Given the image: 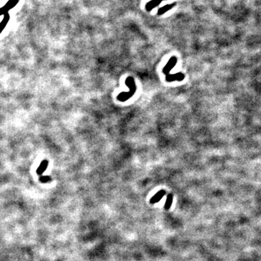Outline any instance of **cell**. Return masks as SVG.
Returning <instances> with one entry per match:
<instances>
[{
  "label": "cell",
  "instance_id": "obj_4",
  "mask_svg": "<svg viewBox=\"0 0 261 261\" xmlns=\"http://www.w3.org/2000/svg\"><path fill=\"white\" fill-rule=\"evenodd\" d=\"M165 194V190H160V191H158L157 194H155V195L152 197V199L150 200V202L152 203V204H155V203L158 202L164 197Z\"/></svg>",
  "mask_w": 261,
  "mask_h": 261
},
{
  "label": "cell",
  "instance_id": "obj_6",
  "mask_svg": "<svg viewBox=\"0 0 261 261\" xmlns=\"http://www.w3.org/2000/svg\"><path fill=\"white\" fill-rule=\"evenodd\" d=\"M9 21H10V15L9 14L7 13L6 15H5L2 21L0 22V34L3 31V30L5 29V27L7 26Z\"/></svg>",
  "mask_w": 261,
  "mask_h": 261
},
{
  "label": "cell",
  "instance_id": "obj_1",
  "mask_svg": "<svg viewBox=\"0 0 261 261\" xmlns=\"http://www.w3.org/2000/svg\"><path fill=\"white\" fill-rule=\"evenodd\" d=\"M125 85H126L128 87V89H129V91L126 92H121V94H119L118 95L117 99L119 101H121V102H125V101L128 100L132 96L134 95L136 90V83H135L134 78L129 76V77H128L125 79Z\"/></svg>",
  "mask_w": 261,
  "mask_h": 261
},
{
  "label": "cell",
  "instance_id": "obj_10",
  "mask_svg": "<svg viewBox=\"0 0 261 261\" xmlns=\"http://www.w3.org/2000/svg\"><path fill=\"white\" fill-rule=\"evenodd\" d=\"M173 202V195L171 194H169L167 197L166 202H165V210H169L170 207H171V205H172Z\"/></svg>",
  "mask_w": 261,
  "mask_h": 261
},
{
  "label": "cell",
  "instance_id": "obj_11",
  "mask_svg": "<svg viewBox=\"0 0 261 261\" xmlns=\"http://www.w3.org/2000/svg\"><path fill=\"white\" fill-rule=\"evenodd\" d=\"M50 180H51V178L50 176H41L40 178V181L42 183L49 182Z\"/></svg>",
  "mask_w": 261,
  "mask_h": 261
},
{
  "label": "cell",
  "instance_id": "obj_7",
  "mask_svg": "<svg viewBox=\"0 0 261 261\" xmlns=\"http://www.w3.org/2000/svg\"><path fill=\"white\" fill-rule=\"evenodd\" d=\"M162 1L163 0H152L151 2H149V3H147V5L146 6L147 10L151 11L152 9H154L155 7L159 5Z\"/></svg>",
  "mask_w": 261,
  "mask_h": 261
},
{
  "label": "cell",
  "instance_id": "obj_5",
  "mask_svg": "<svg viewBox=\"0 0 261 261\" xmlns=\"http://www.w3.org/2000/svg\"><path fill=\"white\" fill-rule=\"evenodd\" d=\"M48 164H49L48 160H43L42 162L41 163V164L39 165V166L38 169H37V171H36L37 174H38V175H41V174H42L43 173L46 171V169L47 168Z\"/></svg>",
  "mask_w": 261,
  "mask_h": 261
},
{
  "label": "cell",
  "instance_id": "obj_9",
  "mask_svg": "<svg viewBox=\"0 0 261 261\" xmlns=\"http://www.w3.org/2000/svg\"><path fill=\"white\" fill-rule=\"evenodd\" d=\"M174 5H175V4H171V5H165V6L163 7V8H161L159 10V11H158V14H159V15H163V14H164L165 12H166L168 10H171V8L174 6Z\"/></svg>",
  "mask_w": 261,
  "mask_h": 261
},
{
  "label": "cell",
  "instance_id": "obj_12",
  "mask_svg": "<svg viewBox=\"0 0 261 261\" xmlns=\"http://www.w3.org/2000/svg\"><path fill=\"white\" fill-rule=\"evenodd\" d=\"M7 13H8V11H7V10L5 9V8H0V16H2V15H6Z\"/></svg>",
  "mask_w": 261,
  "mask_h": 261
},
{
  "label": "cell",
  "instance_id": "obj_8",
  "mask_svg": "<svg viewBox=\"0 0 261 261\" xmlns=\"http://www.w3.org/2000/svg\"><path fill=\"white\" fill-rule=\"evenodd\" d=\"M19 2V0H9L8 2L6 3V5L4 6V8L7 10V11H9L11 9L14 8L17 4Z\"/></svg>",
  "mask_w": 261,
  "mask_h": 261
},
{
  "label": "cell",
  "instance_id": "obj_3",
  "mask_svg": "<svg viewBox=\"0 0 261 261\" xmlns=\"http://www.w3.org/2000/svg\"><path fill=\"white\" fill-rule=\"evenodd\" d=\"M185 76L182 73H177L175 74H168L165 76V80L168 82H172L174 81H181L182 80H184Z\"/></svg>",
  "mask_w": 261,
  "mask_h": 261
},
{
  "label": "cell",
  "instance_id": "obj_2",
  "mask_svg": "<svg viewBox=\"0 0 261 261\" xmlns=\"http://www.w3.org/2000/svg\"><path fill=\"white\" fill-rule=\"evenodd\" d=\"M177 63V58L176 57H172L169 60V61L168 62V63L166 64V65L163 67V73L165 75L170 74V72L172 70L173 67L176 65Z\"/></svg>",
  "mask_w": 261,
  "mask_h": 261
}]
</instances>
